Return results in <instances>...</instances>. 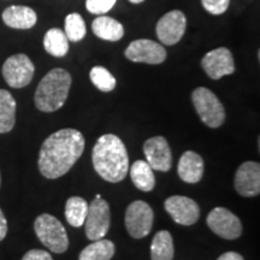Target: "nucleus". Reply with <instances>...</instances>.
<instances>
[{
	"label": "nucleus",
	"mask_w": 260,
	"mask_h": 260,
	"mask_svg": "<svg viewBox=\"0 0 260 260\" xmlns=\"http://www.w3.org/2000/svg\"><path fill=\"white\" fill-rule=\"evenodd\" d=\"M86 141L76 129H60L45 140L39 153V170L44 177L64 176L82 155Z\"/></svg>",
	"instance_id": "nucleus-1"
},
{
	"label": "nucleus",
	"mask_w": 260,
	"mask_h": 260,
	"mask_svg": "<svg viewBox=\"0 0 260 260\" xmlns=\"http://www.w3.org/2000/svg\"><path fill=\"white\" fill-rule=\"evenodd\" d=\"M92 160L96 174L107 182L118 183L128 175V151L122 140L113 134L98 139L93 147Z\"/></svg>",
	"instance_id": "nucleus-2"
},
{
	"label": "nucleus",
	"mask_w": 260,
	"mask_h": 260,
	"mask_svg": "<svg viewBox=\"0 0 260 260\" xmlns=\"http://www.w3.org/2000/svg\"><path fill=\"white\" fill-rule=\"evenodd\" d=\"M71 81V75L61 68L48 71L35 92L37 109L42 112H54L63 107L69 95Z\"/></svg>",
	"instance_id": "nucleus-3"
},
{
	"label": "nucleus",
	"mask_w": 260,
	"mask_h": 260,
	"mask_svg": "<svg viewBox=\"0 0 260 260\" xmlns=\"http://www.w3.org/2000/svg\"><path fill=\"white\" fill-rule=\"evenodd\" d=\"M34 230L38 239L51 252L61 254L69 248V237L63 224L52 214L42 213L35 219Z\"/></svg>",
	"instance_id": "nucleus-4"
},
{
	"label": "nucleus",
	"mask_w": 260,
	"mask_h": 260,
	"mask_svg": "<svg viewBox=\"0 0 260 260\" xmlns=\"http://www.w3.org/2000/svg\"><path fill=\"white\" fill-rule=\"evenodd\" d=\"M195 111L205 124L210 128H219L225 121V110L223 104L212 90L199 87L191 93Z\"/></svg>",
	"instance_id": "nucleus-5"
},
{
	"label": "nucleus",
	"mask_w": 260,
	"mask_h": 260,
	"mask_svg": "<svg viewBox=\"0 0 260 260\" xmlns=\"http://www.w3.org/2000/svg\"><path fill=\"white\" fill-rule=\"evenodd\" d=\"M154 213L152 207L142 200H136L125 211V228L134 239H142L151 233Z\"/></svg>",
	"instance_id": "nucleus-6"
},
{
	"label": "nucleus",
	"mask_w": 260,
	"mask_h": 260,
	"mask_svg": "<svg viewBox=\"0 0 260 260\" xmlns=\"http://www.w3.org/2000/svg\"><path fill=\"white\" fill-rule=\"evenodd\" d=\"M111 225V212L106 200L94 199L88 206L86 220H84V229L86 235L90 241L102 240L109 233Z\"/></svg>",
	"instance_id": "nucleus-7"
},
{
	"label": "nucleus",
	"mask_w": 260,
	"mask_h": 260,
	"mask_svg": "<svg viewBox=\"0 0 260 260\" xmlns=\"http://www.w3.org/2000/svg\"><path fill=\"white\" fill-rule=\"evenodd\" d=\"M3 77L12 88H23L31 82L35 67L30 58L23 53L9 57L3 65Z\"/></svg>",
	"instance_id": "nucleus-8"
},
{
	"label": "nucleus",
	"mask_w": 260,
	"mask_h": 260,
	"mask_svg": "<svg viewBox=\"0 0 260 260\" xmlns=\"http://www.w3.org/2000/svg\"><path fill=\"white\" fill-rule=\"evenodd\" d=\"M207 225L219 237L236 240L242 235V224L239 217L225 207H216L206 218Z\"/></svg>",
	"instance_id": "nucleus-9"
},
{
	"label": "nucleus",
	"mask_w": 260,
	"mask_h": 260,
	"mask_svg": "<svg viewBox=\"0 0 260 260\" xmlns=\"http://www.w3.org/2000/svg\"><path fill=\"white\" fill-rule=\"evenodd\" d=\"M125 57L134 63L157 65L167 59V50L158 42L148 39H139L126 47Z\"/></svg>",
	"instance_id": "nucleus-10"
},
{
	"label": "nucleus",
	"mask_w": 260,
	"mask_h": 260,
	"mask_svg": "<svg viewBox=\"0 0 260 260\" xmlns=\"http://www.w3.org/2000/svg\"><path fill=\"white\" fill-rule=\"evenodd\" d=\"M187 18L180 10L168 12L157 23V37L164 45L172 46L181 40L186 32Z\"/></svg>",
	"instance_id": "nucleus-11"
},
{
	"label": "nucleus",
	"mask_w": 260,
	"mask_h": 260,
	"mask_svg": "<svg viewBox=\"0 0 260 260\" xmlns=\"http://www.w3.org/2000/svg\"><path fill=\"white\" fill-rule=\"evenodd\" d=\"M164 206L174 222L181 225H193L200 217L199 205L190 198L174 195L165 200Z\"/></svg>",
	"instance_id": "nucleus-12"
},
{
	"label": "nucleus",
	"mask_w": 260,
	"mask_h": 260,
	"mask_svg": "<svg viewBox=\"0 0 260 260\" xmlns=\"http://www.w3.org/2000/svg\"><path fill=\"white\" fill-rule=\"evenodd\" d=\"M201 67L212 80H219L223 76L235 73L234 57L226 47L216 48L205 54L201 60Z\"/></svg>",
	"instance_id": "nucleus-13"
},
{
	"label": "nucleus",
	"mask_w": 260,
	"mask_h": 260,
	"mask_svg": "<svg viewBox=\"0 0 260 260\" xmlns=\"http://www.w3.org/2000/svg\"><path fill=\"white\" fill-rule=\"evenodd\" d=\"M144 153L147 162L153 170L167 172L171 169L172 154L167 139L154 136L144 144Z\"/></svg>",
	"instance_id": "nucleus-14"
},
{
	"label": "nucleus",
	"mask_w": 260,
	"mask_h": 260,
	"mask_svg": "<svg viewBox=\"0 0 260 260\" xmlns=\"http://www.w3.org/2000/svg\"><path fill=\"white\" fill-rule=\"evenodd\" d=\"M235 189L242 197L253 198L260 193V164L245 161L235 174Z\"/></svg>",
	"instance_id": "nucleus-15"
},
{
	"label": "nucleus",
	"mask_w": 260,
	"mask_h": 260,
	"mask_svg": "<svg viewBox=\"0 0 260 260\" xmlns=\"http://www.w3.org/2000/svg\"><path fill=\"white\" fill-rule=\"evenodd\" d=\"M204 160L193 151H187L182 154L178 161L177 174L186 183H198L204 176Z\"/></svg>",
	"instance_id": "nucleus-16"
},
{
	"label": "nucleus",
	"mask_w": 260,
	"mask_h": 260,
	"mask_svg": "<svg viewBox=\"0 0 260 260\" xmlns=\"http://www.w3.org/2000/svg\"><path fill=\"white\" fill-rule=\"evenodd\" d=\"M4 23L14 29H30L37 24V12L31 8L12 5L4 10L2 15Z\"/></svg>",
	"instance_id": "nucleus-17"
},
{
	"label": "nucleus",
	"mask_w": 260,
	"mask_h": 260,
	"mask_svg": "<svg viewBox=\"0 0 260 260\" xmlns=\"http://www.w3.org/2000/svg\"><path fill=\"white\" fill-rule=\"evenodd\" d=\"M92 30L98 38L106 41H118L124 35V28L122 23L115 18L100 15L92 23Z\"/></svg>",
	"instance_id": "nucleus-18"
},
{
	"label": "nucleus",
	"mask_w": 260,
	"mask_h": 260,
	"mask_svg": "<svg viewBox=\"0 0 260 260\" xmlns=\"http://www.w3.org/2000/svg\"><path fill=\"white\" fill-rule=\"evenodd\" d=\"M130 178L134 186L142 191L153 190L155 186V177L153 169L145 160H136L130 168Z\"/></svg>",
	"instance_id": "nucleus-19"
},
{
	"label": "nucleus",
	"mask_w": 260,
	"mask_h": 260,
	"mask_svg": "<svg viewBox=\"0 0 260 260\" xmlns=\"http://www.w3.org/2000/svg\"><path fill=\"white\" fill-rule=\"evenodd\" d=\"M16 122V100L6 89H0V134L11 132Z\"/></svg>",
	"instance_id": "nucleus-20"
},
{
	"label": "nucleus",
	"mask_w": 260,
	"mask_h": 260,
	"mask_svg": "<svg viewBox=\"0 0 260 260\" xmlns=\"http://www.w3.org/2000/svg\"><path fill=\"white\" fill-rule=\"evenodd\" d=\"M44 47L51 56L61 58L69 52V39L61 29L51 28L44 37Z\"/></svg>",
	"instance_id": "nucleus-21"
},
{
	"label": "nucleus",
	"mask_w": 260,
	"mask_h": 260,
	"mask_svg": "<svg viewBox=\"0 0 260 260\" xmlns=\"http://www.w3.org/2000/svg\"><path fill=\"white\" fill-rule=\"evenodd\" d=\"M175 254L174 240L168 230H160L155 234L151 245L152 260H172Z\"/></svg>",
	"instance_id": "nucleus-22"
},
{
	"label": "nucleus",
	"mask_w": 260,
	"mask_h": 260,
	"mask_svg": "<svg viewBox=\"0 0 260 260\" xmlns=\"http://www.w3.org/2000/svg\"><path fill=\"white\" fill-rule=\"evenodd\" d=\"M116 247L110 240L93 241L80 253L79 260H111L115 255Z\"/></svg>",
	"instance_id": "nucleus-23"
},
{
	"label": "nucleus",
	"mask_w": 260,
	"mask_h": 260,
	"mask_svg": "<svg viewBox=\"0 0 260 260\" xmlns=\"http://www.w3.org/2000/svg\"><path fill=\"white\" fill-rule=\"evenodd\" d=\"M88 203L81 197H71L65 205V218L71 226L80 228L84 224L88 213Z\"/></svg>",
	"instance_id": "nucleus-24"
},
{
	"label": "nucleus",
	"mask_w": 260,
	"mask_h": 260,
	"mask_svg": "<svg viewBox=\"0 0 260 260\" xmlns=\"http://www.w3.org/2000/svg\"><path fill=\"white\" fill-rule=\"evenodd\" d=\"M86 23H84L82 16L80 14H70L65 18V29L64 32L69 41L77 42L86 37Z\"/></svg>",
	"instance_id": "nucleus-25"
},
{
	"label": "nucleus",
	"mask_w": 260,
	"mask_h": 260,
	"mask_svg": "<svg viewBox=\"0 0 260 260\" xmlns=\"http://www.w3.org/2000/svg\"><path fill=\"white\" fill-rule=\"evenodd\" d=\"M90 81L102 92H111L116 88L117 81L113 75L104 67H94L89 73Z\"/></svg>",
	"instance_id": "nucleus-26"
},
{
	"label": "nucleus",
	"mask_w": 260,
	"mask_h": 260,
	"mask_svg": "<svg viewBox=\"0 0 260 260\" xmlns=\"http://www.w3.org/2000/svg\"><path fill=\"white\" fill-rule=\"evenodd\" d=\"M117 0H87L86 8L90 14L104 15L115 6Z\"/></svg>",
	"instance_id": "nucleus-27"
},
{
	"label": "nucleus",
	"mask_w": 260,
	"mask_h": 260,
	"mask_svg": "<svg viewBox=\"0 0 260 260\" xmlns=\"http://www.w3.org/2000/svg\"><path fill=\"white\" fill-rule=\"evenodd\" d=\"M230 0H201L204 9L212 15H222L229 8Z\"/></svg>",
	"instance_id": "nucleus-28"
},
{
	"label": "nucleus",
	"mask_w": 260,
	"mask_h": 260,
	"mask_svg": "<svg viewBox=\"0 0 260 260\" xmlns=\"http://www.w3.org/2000/svg\"><path fill=\"white\" fill-rule=\"evenodd\" d=\"M22 260H53L52 255L42 249H31L25 253Z\"/></svg>",
	"instance_id": "nucleus-29"
},
{
	"label": "nucleus",
	"mask_w": 260,
	"mask_h": 260,
	"mask_svg": "<svg viewBox=\"0 0 260 260\" xmlns=\"http://www.w3.org/2000/svg\"><path fill=\"white\" fill-rule=\"evenodd\" d=\"M6 234H8V220H6L4 213L0 209V241L5 239Z\"/></svg>",
	"instance_id": "nucleus-30"
},
{
	"label": "nucleus",
	"mask_w": 260,
	"mask_h": 260,
	"mask_svg": "<svg viewBox=\"0 0 260 260\" xmlns=\"http://www.w3.org/2000/svg\"><path fill=\"white\" fill-rule=\"evenodd\" d=\"M217 260H245V258H243L240 253L226 252V253H223V254L220 255Z\"/></svg>",
	"instance_id": "nucleus-31"
},
{
	"label": "nucleus",
	"mask_w": 260,
	"mask_h": 260,
	"mask_svg": "<svg viewBox=\"0 0 260 260\" xmlns=\"http://www.w3.org/2000/svg\"><path fill=\"white\" fill-rule=\"evenodd\" d=\"M130 3H133V4H140V3L145 2V0H129Z\"/></svg>",
	"instance_id": "nucleus-32"
},
{
	"label": "nucleus",
	"mask_w": 260,
	"mask_h": 260,
	"mask_svg": "<svg viewBox=\"0 0 260 260\" xmlns=\"http://www.w3.org/2000/svg\"><path fill=\"white\" fill-rule=\"evenodd\" d=\"M100 198H102V195H100V194L95 195V199H100Z\"/></svg>",
	"instance_id": "nucleus-33"
},
{
	"label": "nucleus",
	"mask_w": 260,
	"mask_h": 260,
	"mask_svg": "<svg viewBox=\"0 0 260 260\" xmlns=\"http://www.w3.org/2000/svg\"><path fill=\"white\" fill-rule=\"evenodd\" d=\"M0 186H2V175H0Z\"/></svg>",
	"instance_id": "nucleus-34"
}]
</instances>
